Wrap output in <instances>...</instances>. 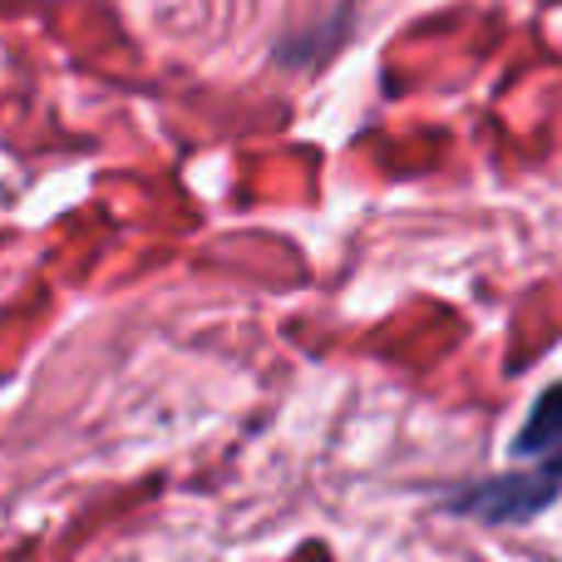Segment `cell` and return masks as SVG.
<instances>
[{"instance_id":"6da1fadb","label":"cell","mask_w":562,"mask_h":562,"mask_svg":"<svg viewBox=\"0 0 562 562\" xmlns=\"http://www.w3.org/2000/svg\"><path fill=\"white\" fill-rule=\"evenodd\" d=\"M558 479L538 474V469H518V474H504V479H484V484L464 488L454 498V514H474L484 524H528L533 514H543L548 504L558 498Z\"/></svg>"},{"instance_id":"7a4b0ae2","label":"cell","mask_w":562,"mask_h":562,"mask_svg":"<svg viewBox=\"0 0 562 562\" xmlns=\"http://www.w3.org/2000/svg\"><path fill=\"white\" fill-rule=\"evenodd\" d=\"M514 459L562 484V380L533 400V409H528L524 429L514 439Z\"/></svg>"}]
</instances>
